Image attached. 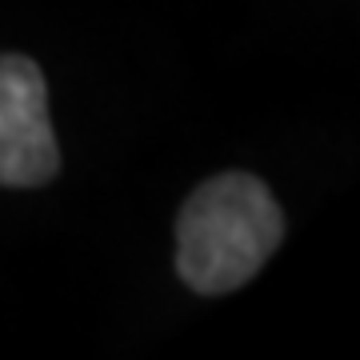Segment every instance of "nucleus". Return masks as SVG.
Returning <instances> with one entry per match:
<instances>
[{
	"label": "nucleus",
	"mask_w": 360,
	"mask_h": 360,
	"mask_svg": "<svg viewBox=\"0 0 360 360\" xmlns=\"http://www.w3.org/2000/svg\"><path fill=\"white\" fill-rule=\"evenodd\" d=\"M60 148L49 120V84L28 56H0V184L37 188L56 176Z\"/></svg>",
	"instance_id": "obj_2"
},
{
	"label": "nucleus",
	"mask_w": 360,
	"mask_h": 360,
	"mask_svg": "<svg viewBox=\"0 0 360 360\" xmlns=\"http://www.w3.org/2000/svg\"><path fill=\"white\" fill-rule=\"evenodd\" d=\"M284 217L269 184L224 172L196 188L176 217V272L193 292L224 296L252 281L281 248Z\"/></svg>",
	"instance_id": "obj_1"
}]
</instances>
